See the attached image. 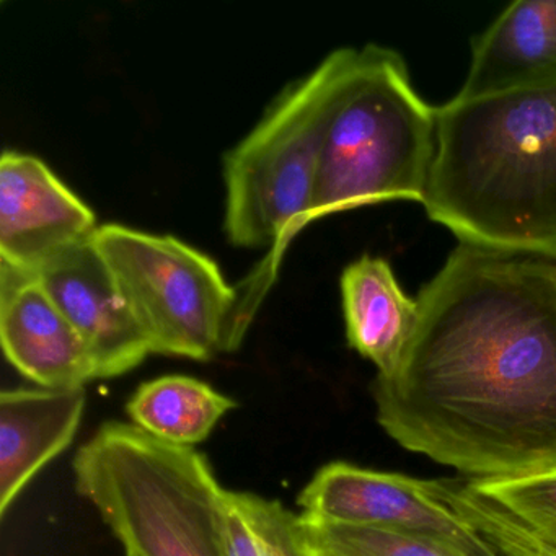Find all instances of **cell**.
<instances>
[{"instance_id": "6da1fadb", "label": "cell", "mask_w": 556, "mask_h": 556, "mask_svg": "<svg viewBox=\"0 0 556 556\" xmlns=\"http://www.w3.org/2000/svg\"><path fill=\"white\" fill-rule=\"evenodd\" d=\"M416 301L380 428L468 480L556 471V258L458 242Z\"/></svg>"}, {"instance_id": "7a4b0ae2", "label": "cell", "mask_w": 556, "mask_h": 556, "mask_svg": "<svg viewBox=\"0 0 556 556\" xmlns=\"http://www.w3.org/2000/svg\"><path fill=\"white\" fill-rule=\"evenodd\" d=\"M421 204L460 243L556 258V87L438 106Z\"/></svg>"}, {"instance_id": "3957f363", "label": "cell", "mask_w": 556, "mask_h": 556, "mask_svg": "<svg viewBox=\"0 0 556 556\" xmlns=\"http://www.w3.org/2000/svg\"><path fill=\"white\" fill-rule=\"evenodd\" d=\"M438 151V106L396 51L351 48L325 126L311 223L383 201L422 198Z\"/></svg>"}, {"instance_id": "277c9868", "label": "cell", "mask_w": 556, "mask_h": 556, "mask_svg": "<svg viewBox=\"0 0 556 556\" xmlns=\"http://www.w3.org/2000/svg\"><path fill=\"white\" fill-rule=\"evenodd\" d=\"M74 480L126 556H226V491L206 455L109 421L74 457Z\"/></svg>"}, {"instance_id": "5b68a950", "label": "cell", "mask_w": 556, "mask_h": 556, "mask_svg": "<svg viewBox=\"0 0 556 556\" xmlns=\"http://www.w3.org/2000/svg\"><path fill=\"white\" fill-rule=\"evenodd\" d=\"M350 50L331 51L292 80L224 154V230L233 245H286L311 224L325 126Z\"/></svg>"}, {"instance_id": "8992f818", "label": "cell", "mask_w": 556, "mask_h": 556, "mask_svg": "<svg viewBox=\"0 0 556 556\" xmlns=\"http://www.w3.org/2000/svg\"><path fill=\"white\" fill-rule=\"evenodd\" d=\"M92 240L151 354L207 361L239 346L236 291L213 258L177 237L115 223Z\"/></svg>"}, {"instance_id": "52a82bcc", "label": "cell", "mask_w": 556, "mask_h": 556, "mask_svg": "<svg viewBox=\"0 0 556 556\" xmlns=\"http://www.w3.org/2000/svg\"><path fill=\"white\" fill-rule=\"evenodd\" d=\"M298 504L299 516L311 522L392 530L471 556H500L431 493L428 480L331 462L302 488Z\"/></svg>"}, {"instance_id": "ba28073f", "label": "cell", "mask_w": 556, "mask_h": 556, "mask_svg": "<svg viewBox=\"0 0 556 556\" xmlns=\"http://www.w3.org/2000/svg\"><path fill=\"white\" fill-rule=\"evenodd\" d=\"M96 214L41 159L5 149L0 155V263L24 271L97 229Z\"/></svg>"}, {"instance_id": "9c48e42d", "label": "cell", "mask_w": 556, "mask_h": 556, "mask_svg": "<svg viewBox=\"0 0 556 556\" xmlns=\"http://www.w3.org/2000/svg\"><path fill=\"white\" fill-rule=\"evenodd\" d=\"M31 273L83 338L97 379L122 376L151 354L92 237Z\"/></svg>"}, {"instance_id": "30bf717a", "label": "cell", "mask_w": 556, "mask_h": 556, "mask_svg": "<svg viewBox=\"0 0 556 556\" xmlns=\"http://www.w3.org/2000/svg\"><path fill=\"white\" fill-rule=\"evenodd\" d=\"M0 341L9 363L43 389L97 379L89 350L35 273L0 263Z\"/></svg>"}, {"instance_id": "8fae6325", "label": "cell", "mask_w": 556, "mask_h": 556, "mask_svg": "<svg viewBox=\"0 0 556 556\" xmlns=\"http://www.w3.org/2000/svg\"><path fill=\"white\" fill-rule=\"evenodd\" d=\"M556 87V0H516L471 41L458 100Z\"/></svg>"}, {"instance_id": "7c38bea8", "label": "cell", "mask_w": 556, "mask_h": 556, "mask_svg": "<svg viewBox=\"0 0 556 556\" xmlns=\"http://www.w3.org/2000/svg\"><path fill=\"white\" fill-rule=\"evenodd\" d=\"M86 387L0 393V517L35 477L63 454L86 413Z\"/></svg>"}, {"instance_id": "4fadbf2b", "label": "cell", "mask_w": 556, "mask_h": 556, "mask_svg": "<svg viewBox=\"0 0 556 556\" xmlns=\"http://www.w3.org/2000/svg\"><path fill=\"white\" fill-rule=\"evenodd\" d=\"M340 285L348 343L379 376L392 372L418 321V301L405 294L390 263L379 256L354 260Z\"/></svg>"}, {"instance_id": "5bb4252c", "label": "cell", "mask_w": 556, "mask_h": 556, "mask_svg": "<svg viewBox=\"0 0 556 556\" xmlns=\"http://www.w3.org/2000/svg\"><path fill=\"white\" fill-rule=\"evenodd\" d=\"M237 408L230 396L203 380L164 376L142 383L126 405L132 425L168 444L194 447Z\"/></svg>"}, {"instance_id": "9a60e30c", "label": "cell", "mask_w": 556, "mask_h": 556, "mask_svg": "<svg viewBox=\"0 0 556 556\" xmlns=\"http://www.w3.org/2000/svg\"><path fill=\"white\" fill-rule=\"evenodd\" d=\"M220 530L226 556H311L299 514L255 493L226 491Z\"/></svg>"}, {"instance_id": "2e32d148", "label": "cell", "mask_w": 556, "mask_h": 556, "mask_svg": "<svg viewBox=\"0 0 556 556\" xmlns=\"http://www.w3.org/2000/svg\"><path fill=\"white\" fill-rule=\"evenodd\" d=\"M299 523L311 556H471L432 539L392 530L317 523L301 516Z\"/></svg>"}, {"instance_id": "e0dca14e", "label": "cell", "mask_w": 556, "mask_h": 556, "mask_svg": "<svg viewBox=\"0 0 556 556\" xmlns=\"http://www.w3.org/2000/svg\"><path fill=\"white\" fill-rule=\"evenodd\" d=\"M490 500L509 510L543 543L556 549V471L506 480H470Z\"/></svg>"}]
</instances>
